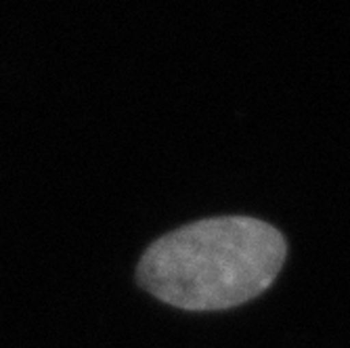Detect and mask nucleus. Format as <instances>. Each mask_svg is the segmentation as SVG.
<instances>
[{"label": "nucleus", "mask_w": 350, "mask_h": 348, "mask_svg": "<svg viewBox=\"0 0 350 348\" xmlns=\"http://www.w3.org/2000/svg\"><path fill=\"white\" fill-rule=\"evenodd\" d=\"M288 243L279 229L252 216L196 220L155 239L137 279L153 298L183 310H225L273 286Z\"/></svg>", "instance_id": "nucleus-1"}]
</instances>
